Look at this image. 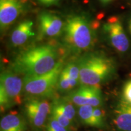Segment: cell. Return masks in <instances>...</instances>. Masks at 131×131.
<instances>
[{"label": "cell", "instance_id": "obj_1", "mask_svg": "<svg viewBox=\"0 0 131 131\" xmlns=\"http://www.w3.org/2000/svg\"><path fill=\"white\" fill-rule=\"evenodd\" d=\"M58 59V51L55 46H37L19 53L12 64V69L24 77L40 76L53 70L60 61Z\"/></svg>", "mask_w": 131, "mask_h": 131}, {"label": "cell", "instance_id": "obj_2", "mask_svg": "<svg viewBox=\"0 0 131 131\" xmlns=\"http://www.w3.org/2000/svg\"><path fill=\"white\" fill-rule=\"evenodd\" d=\"M64 40L74 52L86 51L95 42V27L83 15H72L67 18L63 29Z\"/></svg>", "mask_w": 131, "mask_h": 131}, {"label": "cell", "instance_id": "obj_3", "mask_svg": "<svg viewBox=\"0 0 131 131\" xmlns=\"http://www.w3.org/2000/svg\"><path fill=\"white\" fill-rule=\"evenodd\" d=\"M77 63L80 68V83L83 86L98 87L114 71V61L98 53L85 54Z\"/></svg>", "mask_w": 131, "mask_h": 131}, {"label": "cell", "instance_id": "obj_4", "mask_svg": "<svg viewBox=\"0 0 131 131\" xmlns=\"http://www.w3.org/2000/svg\"><path fill=\"white\" fill-rule=\"evenodd\" d=\"M64 68L60 61L53 70L46 74L37 77H24L23 90L29 98H45L52 96L58 88L60 75Z\"/></svg>", "mask_w": 131, "mask_h": 131}, {"label": "cell", "instance_id": "obj_5", "mask_svg": "<svg viewBox=\"0 0 131 131\" xmlns=\"http://www.w3.org/2000/svg\"><path fill=\"white\" fill-rule=\"evenodd\" d=\"M23 81L14 71L6 70L0 77V106L4 111L21 103Z\"/></svg>", "mask_w": 131, "mask_h": 131}, {"label": "cell", "instance_id": "obj_6", "mask_svg": "<svg viewBox=\"0 0 131 131\" xmlns=\"http://www.w3.org/2000/svg\"><path fill=\"white\" fill-rule=\"evenodd\" d=\"M51 105L45 98H29L24 105V111L33 127L41 128L43 126L47 116L50 114Z\"/></svg>", "mask_w": 131, "mask_h": 131}, {"label": "cell", "instance_id": "obj_7", "mask_svg": "<svg viewBox=\"0 0 131 131\" xmlns=\"http://www.w3.org/2000/svg\"><path fill=\"white\" fill-rule=\"evenodd\" d=\"M66 98L73 104L78 106L89 105L100 107L103 102L100 89L95 86L81 85L77 89L70 92Z\"/></svg>", "mask_w": 131, "mask_h": 131}, {"label": "cell", "instance_id": "obj_8", "mask_svg": "<svg viewBox=\"0 0 131 131\" xmlns=\"http://www.w3.org/2000/svg\"><path fill=\"white\" fill-rule=\"evenodd\" d=\"M103 30L111 45L120 52H125L129 47V41L118 18L112 16L103 26Z\"/></svg>", "mask_w": 131, "mask_h": 131}, {"label": "cell", "instance_id": "obj_9", "mask_svg": "<svg viewBox=\"0 0 131 131\" xmlns=\"http://www.w3.org/2000/svg\"><path fill=\"white\" fill-rule=\"evenodd\" d=\"M63 21L53 13L44 12L38 16V27L41 35L46 37H57L63 32Z\"/></svg>", "mask_w": 131, "mask_h": 131}, {"label": "cell", "instance_id": "obj_10", "mask_svg": "<svg viewBox=\"0 0 131 131\" xmlns=\"http://www.w3.org/2000/svg\"><path fill=\"white\" fill-rule=\"evenodd\" d=\"M23 7L19 0H0V25L7 28L19 15Z\"/></svg>", "mask_w": 131, "mask_h": 131}, {"label": "cell", "instance_id": "obj_11", "mask_svg": "<svg viewBox=\"0 0 131 131\" xmlns=\"http://www.w3.org/2000/svg\"><path fill=\"white\" fill-rule=\"evenodd\" d=\"M114 123L120 131H131V104L122 100L114 111Z\"/></svg>", "mask_w": 131, "mask_h": 131}, {"label": "cell", "instance_id": "obj_12", "mask_svg": "<svg viewBox=\"0 0 131 131\" xmlns=\"http://www.w3.org/2000/svg\"><path fill=\"white\" fill-rule=\"evenodd\" d=\"M33 22L25 20L20 23L13 31L11 35V42L15 46L23 45L35 35L33 31Z\"/></svg>", "mask_w": 131, "mask_h": 131}, {"label": "cell", "instance_id": "obj_13", "mask_svg": "<svg viewBox=\"0 0 131 131\" xmlns=\"http://www.w3.org/2000/svg\"><path fill=\"white\" fill-rule=\"evenodd\" d=\"M1 131H26V122L21 115L11 112L3 117L0 122Z\"/></svg>", "mask_w": 131, "mask_h": 131}, {"label": "cell", "instance_id": "obj_14", "mask_svg": "<svg viewBox=\"0 0 131 131\" xmlns=\"http://www.w3.org/2000/svg\"><path fill=\"white\" fill-rule=\"evenodd\" d=\"M51 109L61 113L72 122L74 121L76 112L73 104L66 97L54 100L52 103Z\"/></svg>", "mask_w": 131, "mask_h": 131}, {"label": "cell", "instance_id": "obj_15", "mask_svg": "<svg viewBox=\"0 0 131 131\" xmlns=\"http://www.w3.org/2000/svg\"><path fill=\"white\" fill-rule=\"evenodd\" d=\"M94 108V107L89 105L80 106L78 111V116L81 122L85 125L100 128L99 124L96 122L93 113Z\"/></svg>", "mask_w": 131, "mask_h": 131}, {"label": "cell", "instance_id": "obj_16", "mask_svg": "<svg viewBox=\"0 0 131 131\" xmlns=\"http://www.w3.org/2000/svg\"><path fill=\"white\" fill-rule=\"evenodd\" d=\"M80 83L78 80L73 79L63 70H62L58 82V89L62 92L70 91Z\"/></svg>", "mask_w": 131, "mask_h": 131}, {"label": "cell", "instance_id": "obj_17", "mask_svg": "<svg viewBox=\"0 0 131 131\" xmlns=\"http://www.w3.org/2000/svg\"><path fill=\"white\" fill-rule=\"evenodd\" d=\"M50 115L52 116L53 118H55L58 122L59 123L63 126V127H66V129L70 130V129L72 128V122L70 121L69 119L68 118L66 117H65L64 115L61 113L57 112L56 111L52 110L50 111Z\"/></svg>", "mask_w": 131, "mask_h": 131}, {"label": "cell", "instance_id": "obj_18", "mask_svg": "<svg viewBox=\"0 0 131 131\" xmlns=\"http://www.w3.org/2000/svg\"><path fill=\"white\" fill-rule=\"evenodd\" d=\"M63 70L70 77L80 81V68L77 61L68 64L63 68Z\"/></svg>", "mask_w": 131, "mask_h": 131}, {"label": "cell", "instance_id": "obj_19", "mask_svg": "<svg viewBox=\"0 0 131 131\" xmlns=\"http://www.w3.org/2000/svg\"><path fill=\"white\" fill-rule=\"evenodd\" d=\"M47 131H69L70 130L61 126L55 118L50 115L46 126Z\"/></svg>", "mask_w": 131, "mask_h": 131}, {"label": "cell", "instance_id": "obj_20", "mask_svg": "<svg viewBox=\"0 0 131 131\" xmlns=\"http://www.w3.org/2000/svg\"><path fill=\"white\" fill-rule=\"evenodd\" d=\"M123 101L131 104V80L124 84L123 90Z\"/></svg>", "mask_w": 131, "mask_h": 131}, {"label": "cell", "instance_id": "obj_21", "mask_svg": "<svg viewBox=\"0 0 131 131\" xmlns=\"http://www.w3.org/2000/svg\"><path fill=\"white\" fill-rule=\"evenodd\" d=\"M94 115L95 118L96 122H98L100 126V128L104 127V112L103 110L100 107H94Z\"/></svg>", "mask_w": 131, "mask_h": 131}, {"label": "cell", "instance_id": "obj_22", "mask_svg": "<svg viewBox=\"0 0 131 131\" xmlns=\"http://www.w3.org/2000/svg\"><path fill=\"white\" fill-rule=\"evenodd\" d=\"M38 2L44 6H50L58 4L60 0H38Z\"/></svg>", "mask_w": 131, "mask_h": 131}, {"label": "cell", "instance_id": "obj_23", "mask_svg": "<svg viewBox=\"0 0 131 131\" xmlns=\"http://www.w3.org/2000/svg\"><path fill=\"white\" fill-rule=\"evenodd\" d=\"M114 0H100V1L103 4H109V3H110L111 2H112V1H114Z\"/></svg>", "mask_w": 131, "mask_h": 131}, {"label": "cell", "instance_id": "obj_24", "mask_svg": "<svg viewBox=\"0 0 131 131\" xmlns=\"http://www.w3.org/2000/svg\"><path fill=\"white\" fill-rule=\"evenodd\" d=\"M129 29L131 34V19H130V21H129Z\"/></svg>", "mask_w": 131, "mask_h": 131}]
</instances>
